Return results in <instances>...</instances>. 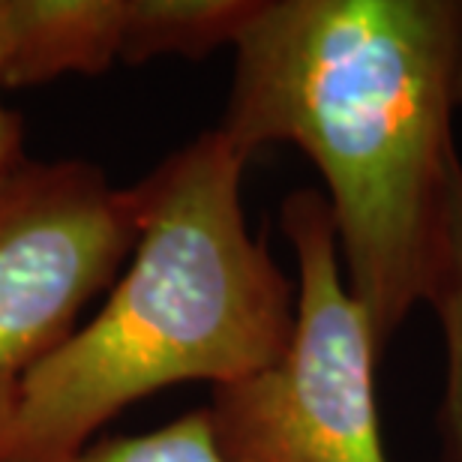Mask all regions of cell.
<instances>
[{
  "label": "cell",
  "instance_id": "cell-8",
  "mask_svg": "<svg viewBox=\"0 0 462 462\" xmlns=\"http://www.w3.org/2000/svg\"><path fill=\"white\" fill-rule=\"evenodd\" d=\"M67 462H226L219 454L208 411H187L142 436L94 439Z\"/></svg>",
  "mask_w": 462,
  "mask_h": 462
},
{
  "label": "cell",
  "instance_id": "cell-9",
  "mask_svg": "<svg viewBox=\"0 0 462 462\" xmlns=\"http://www.w3.org/2000/svg\"><path fill=\"white\" fill-rule=\"evenodd\" d=\"M6 51V24H4V0H0V63ZM4 90V88H0ZM24 153V120L0 99V165L13 162L15 156Z\"/></svg>",
  "mask_w": 462,
  "mask_h": 462
},
{
  "label": "cell",
  "instance_id": "cell-7",
  "mask_svg": "<svg viewBox=\"0 0 462 462\" xmlns=\"http://www.w3.org/2000/svg\"><path fill=\"white\" fill-rule=\"evenodd\" d=\"M427 307L436 312L445 339V391L439 405V462H462V174L448 214L445 262Z\"/></svg>",
  "mask_w": 462,
  "mask_h": 462
},
{
  "label": "cell",
  "instance_id": "cell-1",
  "mask_svg": "<svg viewBox=\"0 0 462 462\" xmlns=\"http://www.w3.org/2000/svg\"><path fill=\"white\" fill-rule=\"evenodd\" d=\"M462 0H262L235 42L223 133L294 144L325 180L378 351L430 300L462 160Z\"/></svg>",
  "mask_w": 462,
  "mask_h": 462
},
{
  "label": "cell",
  "instance_id": "cell-3",
  "mask_svg": "<svg viewBox=\"0 0 462 462\" xmlns=\"http://www.w3.org/2000/svg\"><path fill=\"white\" fill-rule=\"evenodd\" d=\"M298 316L289 348L214 387L205 405L226 462H387L375 405L373 325L348 291L334 217L316 189L282 201Z\"/></svg>",
  "mask_w": 462,
  "mask_h": 462
},
{
  "label": "cell",
  "instance_id": "cell-4",
  "mask_svg": "<svg viewBox=\"0 0 462 462\" xmlns=\"http://www.w3.org/2000/svg\"><path fill=\"white\" fill-rule=\"evenodd\" d=\"M138 244L133 187L76 156L0 165V457L22 391Z\"/></svg>",
  "mask_w": 462,
  "mask_h": 462
},
{
  "label": "cell",
  "instance_id": "cell-5",
  "mask_svg": "<svg viewBox=\"0 0 462 462\" xmlns=\"http://www.w3.org/2000/svg\"><path fill=\"white\" fill-rule=\"evenodd\" d=\"M129 0H4L0 88L99 76L120 63Z\"/></svg>",
  "mask_w": 462,
  "mask_h": 462
},
{
  "label": "cell",
  "instance_id": "cell-6",
  "mask_svg": "<svg viewBox=\"0 0 462 462\" xmlns=\"http://www.w3.org/2000/svg\"><path fill=\"white\" fill-rule=\"evenodd\" d=\"M262 0H129L120 63L205 60L240 40Z\"/></svg>",
  "mask_w": 462,
  "mask_h": 462
},
{
  "label": "cell",
  "instance_id": "cell-2",
  "mask_svg": "<svg viewBox=\"0 0 462 462\" xmlns=\"http://www.w3.org/2000/svg\"><path fill=\"white\" fill-rule=\"evenodd\" d=\"M246 162L208 129L133 183V255L97 316L27 378L0 462H67L165 387H223L280 360L298 289L246 223Z\"/></svg>",
  "mask_w": 462,
  "mask_h": 462
}]
</instances>
